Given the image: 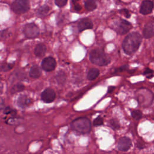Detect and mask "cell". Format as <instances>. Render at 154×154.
<instances>
[{
	"mask_svg": "<svg viewBox=\"0 0 154 154\" xmlns=\"http://www.w3.org/2000/svg\"><path fill=\"white\" fill-rule=\"evenodd\" d=\"M142 41V36L137 32H132L129 34L122 44V48L128 55H131L136 52L139 48Z\"/></svg>",
	"mask_w": 154,
	"mask_h": 154,
	"instance_id": "obj_1",
	"label": "cell"
},
{
	"mask_svg": "<svg viewBox=\"0 0 154 154\" xmlns=\"http://www.w3.org/2000/svg\"><path fill=\"white\" fill-rule=\"evenodd\" d=\"M89 59L93 64L100 66H107L111 62L110 57L100 49L92 50L89 54Z\"/></svg>",
	"mask_w": 154,
	"mask_h": 154,
	"instance_id": "obj_2",
	"label": "cell"
},
{
	"mask_svg": "<svg viewBox=\"0 0 154 154\" xmlns=\"http://www.w3.org/2000/svg\"><path fill=\"white\" fill-rule=\"evenodd\" d=\"M72 130L80 134H86L91 130V122L85 117H81L75 119L70 124Z\"/></svg>",
	"mask_w": 154,
	"mask_h": 154,
	"instance_id": "obj_3",
	"label": "cell"
},
{
	"mask_svg": "<svg viewBox=\"0 0 154 154\" xmlns=\"http://www.w3.org/2000/svg\"><path fill=\"white\" fill-rule=\"evenodd\" d=\"M30 8L29 0H15L12 4V10L16 14H23Z\"/></svg>",
	"mask_w": 154,
	"mask_h": 154,
	"instance_id": "obj_4",
	"label": "cell"
},
{
	"mask_svg": "<svg viewBox=\"0 0 154 154\" xmlns=\"http://www.w3.org/2000/svg\"><path fill=\"white\" fill-rule=\"evenodd\" d=\"M24 34L28 38H34L39 34V28L34 24L29 23L25 25L24 28Z\"/></svg>",
	"mask_w": 154,
	"mask_h": 154,
	"instance_id": "obj_5",
	"label": "cell"
},
{
	"mask_svg": "<svg viewBox=\"0 0 154 154\" xmlns=\"http://www.w3.org/2000/svg\"><path fill=\"white\" fill-rule=\"evenodd\" d=\"M131 27L132 25L129 22L125 20V19H121L119 21H118L114 30L118 34L123 35L127 33L131 30Z\"/></svg>",
	"mask_w": 154,
	"mask_h": 154,
	"instance_id": "obj_6",
	"label": "cell"
},
{
	"mask_svg": "<svg viewBox=\"0 0 154 154\" xmlns=\"http://www.w3.org/2000/svg\"><path fill=\"white\" fill-rule=\"evenodd\" d=\"M56 98L54 90L51 88L46 89L41 94V99L45 103L52 102Z\"/></svg>",
	"mask_w": 154,
	"mask_h": 154,
	"instance_id": "obj_7",
	"label": "cell"
},
{
	"mask_svg": "<svg viewBox=\"0 0 154 154\" xmlns=\"http://www.w3.org/2000/svg\"><path fill=\"white\" fill-rule=\"evenodd\" d=\"M56 61L54 58L48 57L42 60V68L45 71L51 72L55 69L56 68Z\"/></svg>",
	"mask_w": 154,
	"mask_h": 154,
	"instance_id": "obj_8",
	"label": "cell"
},
{
	"mask_svg": "<svg viewBox=\"0 0 154 154\" xmlns=\"http://www.w3.org/2000/svg\"><path fill=\"white\" fill-rule=\"evenodd\" d=\"M132 146L131 140L126 137H123L120 139L118 144V147L119 150L121 151H127Z\"/></svg>",
	"mask_w": 154,
	"mask_h": 154,
	"instance_id": "obj_9",
	"label": "cell"
},
{
	"mask_svg": "<svg viewBox=\"0 0 154 154\" xmlns=\"http://www.w3.org/2000/svg\"><path fill=\"white\" fill-rule=\"evenodd\" d=\"M153 7V3L150 0H145L142 3L140 12L143 15H148L152 11Z\"/></svg>",
	"mask_w": 154,
	"mask_h": 154,
	"instance_id": "obj_10",
	"label": "cell"
},
{
	"mask_svg": "<svg viewBox=\"0 0 154 154\" xmlns=\"http://www.w3.org/2000/svg\"><path fill=\"white\" fill-rule=\"evenodd\" d=\"M143 34L146 38H151L154 36V22H149L145 25Z\"/></svg>",
	"mask_w": 154,
	"mask_h": 154,
	"instance_id": "obj_11",
	"label": "cell"
},
{
	"mask_svg": "<svg viewBox=\"0 0 154 154\" xmlns=\"http://www.w3.org/2000/svg\"><path fill=\"white\" fill-rule=\"evenodd\" d=\"M78 28L80 32H82L87 29H91L93 28V23L88 18L83 19L78 23Z\"/></svg>",
	"mask_w": 154,
	"mask_h": 154,
	"instance_id": "obj_12",
	"label": "cell"
},
{
	"mask_svg": "<svg viewBox=\"0 0 154 154\" xmlns=\"http://www.w3.org/2000/svg\"><path fill=\"white\" fill-rule=\"evenodd\" d=\"M17 103L19 107L21 108H25L31 103V100L27 96L21 95L19 97Z\"/></svg>",
	"mask_w": 154,
	"mask_h": 154,
	"instance_id": "obj_13",
	"label": "cell"
},
{
	"mask_svg": "<svg viewBox=\"0 0 154 154\" xmlns=\"http://www.w3.org/2000/svg\"><path fill=\"white\" fill-rule=\"evenodd\" d=\"M30 76L33 78H38L41 76L42 70L37 65H33L30 70Z\"/></svg>",
	"mask_w": 154,
	"mask_h": 154,
	"instance_id": "obj_14",
	"label": "cell"
},
{
	"mask_svg": "<svg viewBox=\"0 0 154 154\" xmlns=\"http://www.w3.org/2000/svg\"><path fill=\"white\" fill-rule=\"evenodd\" d=\"M46 52V47L44 44H38L34 49V54L38 57H42L45 55Z\"/></svg>",
	"mask_w": 154,
	"mask_h": 154,
	"instance_id": "obj_15",
	"label": "cell"
},
{
	"mask_svg": "<svg viewBox=\"0 0 154 154\" xmlns=\"http://www.w3.org/2000/svg\"><path fill=\"white\" fill-rule=\"evenodd\" d=\"M51 8L46 5L42 6L39 7L37 12V15L39 17H45L46 16L49 12Z\"/></svg>",
	"mask_w": 154,
	"mask_h": 154,
	"instance_id": "obj_16",
	"label": "cell"
},
{
	"mask_svg": "<svg viewBox=\"0 0 154 154\" xmlns=\"http://www.w3.org/2000/svg\"><path fill=\"white\" fill-rule=\"evenodd\" d=\"M84 6L87 11L92 12L97 7V4L94 0H87L84 3Z\"/></svg>",
	"mask_w": 154,
	"mask_h": 154,
	"instance_id": "obj_17",
	"label": "cell"
},
{
	"mask_svg": "<svg viewBox=\"0 0 154 154\" xmlns=\"http://www.w3.org/2000/svg\"><path fill=\"white\" fill-rule=\"evenodd\" d=\"M100 75V70L97 69L93 68L89 70L88 72L87 78L89 80H95Z\"/></svg>",
	"mask_w": 154,
	"mask_h": 154,
	"instance_id": "obj_18",
	"label": "cell"
},
{
	"mask_svg": "<svg viewBox=\"0 0 154 154\" xmlns=\"http://www.w3.org/2000/svg\"><path fill=\"white\" fill-rule=\"evenodd\" d=\"M24 86L23 84L17 83L12 87L11 89V93L12 94H15L17 92H22L23 90H24Z\"/></svg>",
	"mask_w": 154,
	"mask_h": 154,
	"instance_id": "obj_19",
	"label": "cell"
},
{
	"mask_svg": "<svg viewBox=\"0 0 154 154\" xmlns=\"http://www.w3.org/2000/svg\"><path fill=\"white\" fill-rule=\"evenodd\" d=\"M131 115L134 119L139 121L142 118V113L140 110H134L131 112Z\"/></svg>",
	"mask_w": 154,
	"mask_h": 154,
	"instance_id": "obj_20",
	"label": "cell"
},
{
	"mask_svg": "<svg viewBox=\"0 0 154 154\" xmlns=\"http://www.w3.org/2000/svg\"><path fill=\"white\" fill-rule=\"evenodd\" d=\"M14 66L13 63H4L0 66V70L1 71H8L12 69Z\"/></svg>",
	"mask_w": 154,
	"mask_h": 154,
	"instance_id": "obj_21",
	"label": "cell"
},
{
	"mask_svg": "<svg viewBox=\"0 0 154 154\" xmlns=\"http://www.w3.org/2000/svg\"><path fill=\"white\" fill-rule=\"evenodd\" d=\"M57 80L58 82H59V84L64 83V82L66 80L65 73L63 72H60L59 73L57 74Z\"/></svg>",
	"mask_w": 154,
	"mask_h": 154,
	"instance_id": "obj_22",
	"label": "cell"
},
{
	"mask_svg": "<svg viewBox=\"0 0 154 154\" xmlns=\"http://www.w3.org/2000/svg\"><path fill=\"white\" fill-rule=\"evenodd\" d=\"M103 123H104L103 119L99 116L94 120L93 124L94 126H99L102 125L103 124Z\"/></svg>",
	"mask_w": 154,
	"mask_h": 154,
	"instance_id": "obj_23",
	"label": "cell"
},
{
	"mask_svg": "<svg viewBox=\"0 0 154 154\" xmlns=\"http://www.w3.org/2000/svg\"><path fill=\"white\" fill-rule=\"evenodd\" d=\"M68 0H55V4L59 7H63L66 5Z\"/></svg>",
	"mask_w": 154,
	"mask_h": 154,
	"instance_id": "obj_24",
	"label": "cell"
},
{
	"mask_svg": "<svg viewBox=\"0 0 154 154\" xmlns=\"http://www.w3.org/2000/svg\"><path fill=\"white\" fill-rule=\"evenodd\" d=\"M72 4L75 11L80 12L81 10V7L78 4V0H72Z\"/></svg>",
	"mask_w": 154,
	"mask_h": 154,
	"instance_id": "obj_25",
	"label": "cell"
},
{
	"mask_svg": "<svg viewBox=\"0 0 154 154\" xmlns=\"http://www.w3.org/2000/svg\"><path fill=\"white\" fill-rule=\"evenodd\" d=\"M153 71L152 69H149V68H146V69L145 70V71H144V72H143V74H144L145 75H146V76H147V78H151L153 76Z\"/></svg>",
	"mask_w": 154,
	"mask_h": 154,
	"instance_id": "obj_26",
	"label": "cell"
},
{
	"mask_svg": "<svg viewBox=\"0 0 154 154\" xmlns=\"http://www.w3.org/2000/svg\"><path fill=\"white\" fill-rule=\"evenodd\" d=\"M110 123L111 126L114 129H117L119 127V122L117 120L112 119V120L110 121Z\"/></svg>",
	"mask_w": 154,
	"mask_h": 154,
	"instance_id": "obj_27",
	"label": "cell"
},
{
	"mask_svg": "<svg viewBox=\"0 0 154 154\" xmlns=\"http://www.w3.org/2000/svg\"><path fill=\"white\" fill-rule=\"evenodd\" d=\"M8 35V32L7 30L0 31V41L4 40Z\"/></svg>",
	"mask_w": 154,
	"mask_h": 154,
	"instance_id": "obj_28",
	"label": "cell"
},
{
	"mask_svg": "<svg viewBox=\"0 0 154 154\" xmlns=\"http://www.w3.org/2000/svg\"><path fill=\"white\" fill-rule=\"evenodd\" d=\"M128 68V65H123V66H121L120 68H118L115 70V72H123L126 70H127Z\"/></svg>",
	"mask_w": 154,
	"mask_h": 154,
	"instance_id": "obj_29",
	"label": "cell"
},
{
	"mask_svg": "<svg viewBox=\"0 0 154 154\" xmlns=\"http://www.w3.org/2000/svg\"><path fill=\"white\" fill-rule=\"evenodd\" d=\"M119 12L123 14L127 18H129L131 16V14L129 13V11L127 9H122V10H121Z\"/></svg>",
	"mask_w": 154,
	"mask_h": 154,
	"instance_id": "obj_30",
	"label": "cell"
},
{
	"mask_svg": "<svg viewBox=\"0 0 154 154\" xmlns=\"http://www.w3.org/2000/svg\"><path fill=\"white\" fill-rule=\"evenodd\" d=\"M114 89H115V87H114V86H110L108 87V93H112L114 91Z\"/></svg>",
	"mask_w": 154,
	"mask_h": 154,
	"instance_id": "obj_31",
	"label": "cell"
},
{
	"mask_svg": "<svg viewBox=\"0 0 154 154\" xmlns=\"http://www.w3.org/2000/svg\"><path fill=\"white\" fill-rule=\"evenodd\" d=\"M3 106V102L2 101H0V110L1 109Z\"/></svg>",
	"mask_w": 154,
	"mask_h": 154,
	"instance_id": "obj_32",
	"label": "cell"
}]
</instances>
